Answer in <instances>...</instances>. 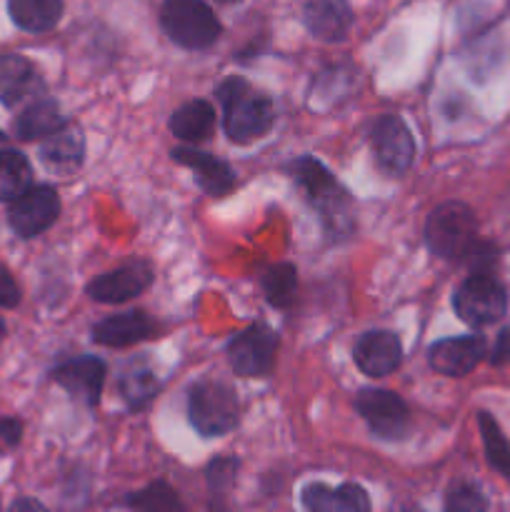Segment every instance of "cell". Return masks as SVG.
<instances>
[{
    "mask_svg": "<svg viewBox=\"0 0 510 512\" xmlns=\"http://www.w3.org/2000/svg\"><path fill=\"white\" fill-rule=\"evenodd\" d=\"M188 418L203 438H220L238 425V393L220 380H200L190 388Z\"/></svg>",
    "mask_w": 510,
    "mask_h": 512,
    "instance_id": "277c9868",
    "label": "cell"
},
{
    "mask_svg": "<svg viewBox=\"0 0 510 512\" xmlns=\"http://www.w3.org/2000/svg\"><path fill=\"white\" fill-rule=\"evenodd\" d=\"M153 278L155 270L148 260H133V263L120 265L110 273L98 275L93 283H88V295L95 303H125V300L138 298L143 290H148Z\"/></svg>",
    "mask_w": 510,
    "mask_h": 512,
    "instance_id": "8fae6325",
    "label": "cell"
},
{
    "mask_svg": "<svg viewBox=\"0 0 510 512\" xmlns=\"http://www.w3.org/2000/svg\"><path fill=\"white\" fill-rule=\"evenodd\" d=\"M398 512H420V510H415V508H403V510H398Z\"/></svg>",
    "mask_w": 510,
    "mask_h": 512,
    "instance_id": "e575fe53",
    "label": "cell"
},
{
    "mask_svg": "<svg viewBox=\"0 0 510 512\" xmlns=\"http://www.w3.org/2000/svg\"><path fill=\"white\" fill-rule=\"evenodd\" d=\"M20 303V288L10 270L0 263V308H15Z\"/></svg>",
    "mask_w": 510,
    "mask_h": 512,
    "instance_id": "f546056e",
    "label": "cell"
},
{
    "mask_svg": "<svg viewBox=\"0 0 510 512\" xmlns=\"http://www.w3.org/2000/svg\"><path fill=\"white\" fill-rule=\"evenodd\" d=\"M260 285L273 308H290L295 303V293H298V270L290 263H275L263 270L260 275Z\"/></svg>",
    "mask_w": 510,
    "mask_h": 512,
    "instance_id": "cb8c5ba5",
    "label": "cell"
},
{
    "mask_svg": "<svg viewBox=\"0 0 510 512\" xmlns=\"http://www.w3.org/2000/svg\"><path fill=\"white\" fill-rule=\"evenodd\" d=\"M120 393H123L125 403L133 410L145 408L150 400L158 393V380H155L153 370L148 368H130L120 380Z\"/></svg>",
    "mask_w": 510,
    "mask_h": 512,
    "instance_id": "4316f807",
    "label": "cell"
},
{
    "mask_svg": "<svg viewBox=\"0 0 510 512\" xmlns=\"http://www.w3.org/2000/svg\"><path fill=\"white\" fill-rule=\"evenodd\" d=\"M155 323L143 313V310H130V313L110 315L93 325V340L105 348H128V345L143 343L153 338Z\"/></svg>",
    "mask_w": 510,
    "mask_h": 512,
    "instance_id": "2e32d148",
    "label": "cell"
},
{
    "mask_svg": "<svg viewBox=\"0 0 510 512\" xmlns=\"http://www.w3.org/2000/svg\"><path fill=\"white\" fill-rule=\"evenodd\" d=\"M130 505L138 512H183L180 510L178 495L165 483H155L150 488H145L143 493L133 495Z\"/></svg>",
    "mask_w": 510,
    "mask_h": 512,
    "instance_id": "83f0119b",
    "label": "cell"
},
{
    "mask_svg": "<svg viewBox=\"0 0 510 512\" xmlns=\"http://www.w3.org/2000/svg\"><path fill=\"white\" fill-rule=\"evenodd\" d=\"M428 248L443 260H468L478 245V218L465 203H443L425 223Z\"/></svg>",
    "mask_w": 510,
    "mask_h": 512,
    "instance_id": "3957f363",
    "label": "cell"
},
{
    "mask_svg": "<svg viewBox=\"0 0 510 512\" xmlns=\"http://www.w3.org/2000/svg\"><path fill=\"white\" fill-rule=\"evenodd\" d=\"M60 198L50 185H30L18 200H13L8 213L10 228L20 238H35L58 220Z\"/></svg>",
    "mask_w": 510,
    "mask_h": 512,
    "instance_id": "30bf717a",
    "label": "cell"
},
{
    "mask_svg": "<svg viewBox=\"0 0 510 512\" xmlns=\"http://www.w3.org/2000/svg\"><path fill=\"white\" fill-rule=\"evenodd\" d=\"M485 353H488V343L483 335H463V338L438 340L428 350V363L435 373L463 378L483 363Z\"/></svg>",
    "mask_w": 510,
    "mask_h": 512,
    "instance_id": "7c38bea8",
    "label": "cell"
},
{
    "mask_svg": "<svg viewBox=\"0 0 510 512\" xmlns=\"http://www.w3.org/2000/svg\"><path fill=\"white\" fill-rule=\"evenodd\" d=\"M303 505L310 512H370L368 493L355 483L340 488H328L323 483L305 485Z\"/></svg>",
    "mask_w": 510,
    "mask_h": 512,
    "instance_id": "ffe728a7",
    "label": "cell"
},
{
    "mask_svg": "<svg viewBox=\"0 0 510 512\" xmlns=\"http://www.w3.org/2000/svg\"><path fill=\"white\" fill-rule=\"evenodd\" d=\"M65 125L60 105L55 100H35L15 120V133L23 140H45Z\"/></svg>",
    "mask_w": 510,
    "mask_h": 512,
    "instance_id": "7402d4cb",
    "label": "cell"
},
{
    "mask_svg": "<svg viewBox=\"0 0 510 512\" xmlns=\"http://www.w3.org/2000/svg\"><path fill=\"white\" fill-rule=\"evenodd\" d=\"M278 353V333L265 323H253L228 345L230 368L243 378H263L273 370Z\"/></svg>",
    "mask_w": 510,
    "mask_h": 512,
    "instance_id": "52a82bcc",
    "label": "cell"
},
{
    "mask_svg": "<svg viewBox=\"0 0 510 512\" xmlns=\"http://www.w3.org/2000/svg\"><path fill=\"white\" fill-rule=\"evenodd\" d=\"M40 88H43V80L28 58L18 53L0 55V103L15 108L40 93Z\"/></svg>",
    "mask_w": 510,
    "mask_h": 512,
    "instance_id": "ac0fdd59",
    "label": "cell"
},
{
    "mask_svg": "<svg viewBox=\"0 0 510 512\" xmlns=\"http://www.w3.org/2000/svg\"><path fill=\"white\" fill-rule=\"evenodd\" d=\"M223 108L225 133L233 143L248 145L268 135L275 123V108L268 95L255 90L248 80L228 78L215 90Z\"/></svg>",
    "mask_w": 510,
    "mask_h": 512,
    "instance_id": "6da1fadb",
    "label": "cell"
},
{
    "mask_svg": "<svg viewBox=\"0 0 510 512\" xmlns=\"http://www.w3.org/2000/svg\"><path fill=\"white\" fill-rule=\"evenodd\" d=\"M478 425L480 435H483L485 458H488L490 468L498 470L505 480H510V440L500 430L498 420L490 413H485V410L478 415Z\"/></svg>",
    "mask_w": 510,
    "mask_h": 512,
    "instance_id": "484cf974",
    "label": "cell"
},
{
    "mask_svg": "<svg viewBox=\"0 0 510 512\" xmlns=\"http://www.w3.org/2000/svg\"><path fill=\"white\" fill-rule=\"evenodd\" d=\"M303 20L313 38L335 43L348 35L350 25H353V8L348 0H308Z\"/></svg>",
    "mask_w": 510,
    "mask_h": 512,
    "instance_id": "e0dca14e",
    "label": "cell"
},
{
    "mask_svg": "<svg viewBox=\"0 0 510 512\" xmlns=\"http://www.w3.org/2000/svg\"><path fill=\"white\" fill-rule=\"evenodd\" d=\"M85 155V140L83 130L78 125L65 123L58 133L43 140L40 145V160L48 170L60 175H70L80 168Z\"/></svg>",
    "mask_w": 510,
    "mask_h": 512,
    "instance_id": "d6986e66",
    "label": "cell"
},
{
    "mask_svg": "<svg viewBox=\"0 0 510 512\" xmlns=\"http://www.w3.org/2000/svg\"><path fill=\"white\" fill-rule=\"evenodd\" d=\"M8 512H48V508H45L43 503H38V500H33V498H20V500H15L13 505H10Z\"/></svg>",
    "mask_w": 510,
    "mask_h": 512,
    "instance_id": "d6a6232c",
    "label": "cell"
},
{
    "mask_svg": "<svg viewBox=\"0 0 510 512\" xmlns=\"http://www.w3.org/2000/svg\"><path fill=\"white\" fill-rule=\"evenodd\" d=\"M355 410L368 423L373 435L383 440H403L410 433V410L400 395L390 390H360Z\"/></svg>",
    "mask_w": 510,
    "mask_h": 512,
    "instance_id": "9c48e42d",
    "label": "cell"
},
{
    "mask_svg": "<svg viewBox=\"0 0 510 512\" xmlns=\"http://www.w3.org/2000/svg\"><path fill=\"white\" fill-rule=\"evenodd\" d=\"M20 433H23V428H20L18 420L0 418V453L13 448V445H18Z\"/></svg>",
    "mask_w": 510,
    "mask_h": 512,
    "instance_id": "4dcf8cb0",
    "label": "cell"
},
{
    "mask_svg": "<svg viewBox=\"0 0 510 512\" xmlns=\"http://www.w3.org/2000/svg\"><path fill=\"white\" fill-rule=\"evenodd\" d=\"M505 360H510V330H503L498 335V343H495L493 355H490V363L503 365Z\"/></svg>",
    "mask_w": 510,
    "mask_h": 512,
    "instance_id": "1f68e13d",
    "label": "cell"
},
{
    "mask_svg": "<svg viewBox=\"0 0 510 512\" xmlns=\"http://www.w3.org/2000/svg\"><path fill=\"white\" fill-rule=\"evenodd\" d=\"M5 138V135H3V130H0V140H3Z\"/></svg>",
    "mask_w": 510,
    "mask_h": 512,
    "instance_id": "8d00e7d4",
    "label": "cell"
},
{
    "mask_svg": "<svg viewBox=\"0 0 510 512\" xmlns=\"http://www.w3.org/2000/svg\"><path fill=\"white\" fill-rule=\"evenodd\" d=\"M30 188V163L18 150H0V203H13Z\"/></svg>",
    "mask_w": 510,
    "mask_h": 512,
    "instance_id": "d4e9b609",
    "label": "cell"
},
{
    "mask_svg": "<svg viewBox=\"0 0 510 512\" xmlns=\"http://www.w3.org/2000/svg\"><path fill=\"white\" fill-rule=\"evenodd\" d=\"M10 18L28 33H45L55 28L63 15V0H8Z\"/></svg>",
    "mask_w": 510,
    "mask_h": 512,
    "instance_id": "603a6c76",
    "label": "cell"
},
{
    "mask_svg": "<svg viewBox=\"0 0 510 512\" xmlns=\"http://www.w3.org/2000/svg\"><path fill=\"white\" fill-rule=\"evenodd\" d=\"M53 380L83 405H98L105 385V363L93 355L65 360L53 370Z\"/></svg>",
    "mask_w": 510,
    "mask_h": 512,
    "instance_id": "5bb4252c",
    "label": "cell"
},
{
    "mask_svg": "<svg viewBox=\"0 0 510 512\" xmlns=\"http://www.w3.org/2000/svg\"><path fill=\"white\" fill-rule=\"evenodd\" d=\"M353 360L360 368V373L370 378H385L395 373L403 360V345L400 338L390 330H370L360 335L353 348Z\"/></svg>",
    "mask_w": 510,
    "mask_h": 512,
    "instance_id": "4fadbf2b",
    "label": "cell"
},
{
    "mask_svg": "<svg viewBox=\"0 0 510 512\" xmlns=\"http://www.w3.org/2000/svg\"><path fill=\"white\" fill-rule=\"evenodd\" d=\"M173 160L193 170L200 188H203L208 195H213V198H223V195H228L230 190H233L235 185L233 168H230L228 163H223V160L213 158L210 153H203V150L183 145V148L173 150Z\"/></svg>",
    "mask_w": 510,
    "mask_h": 512,
    "instance_id": "9a60e30c",
    "label": "cell"
},
{
    "mask_svg": "<svg viewBox=\"0 0 510 512\" xmlns=\"http://www.w3.org/2000/svg\"><path fill=\"white\" fill-rule=\"evenodd\" d=\"M215 128V108L208 100H190L170 115V130L185 143H200Z\"/></svg>",
    "mask_w": 510,
    "mask_h": 512,
    "instance_id": "44dd1931",
    "label": "cell"
},
{
    "mask_svg": "<svg viewBox=\"0 0 510 512\" xmlns=\"http://www.w3.org/2000/svg\"><path fill=\"white\" fill-rule=\"evenodd\" d=\"M5 335V323H3V318H0V338H3Z\"/></svg>",
    "mask_w": 510,
    "mask_h": 512,
    "instance_id": "836d02e7",
    "label": "cell"
},
{
    "mask_svg": "<svg viewBox=\"0 0 510 512\" xmlns=\"http://www.w3.org/2000/svg\"><path fill=\"white\" fill-rule=\"evenodd\" d=\"M290 170H293L295 183L308 195L310 205L318 210L330 233H345L353 225L350 198L343 185L330 175V170L315 158H298Z\"/></svg>",
    "mask_w": 510,
    "mask_h": 512,
    "instance_id": "7a4b0ae2",
    "label": "cell"
},
{
    "mask_svg": "<svg viewBox=\"0 0 510 512\" xmlns=\"http://www.w3.org/2000/svg\"><path fill=\"white\" fill-rule=\"evenodd\" d=\"M508 290L490 273H473L453 295V308L463 323L473 328L493 325L508 313Z\"/></svg>",
    "mask_w": 510,
    "mask_h": 512,
    "instance_id": "8992f818",
    "label": "cell"
},
{
    "mask_svg": "<svg viewBox=\"0 0 510 512\" xmlns=\"http://www.w3.org/2000/svg\"><path fill=\"white\" fill-rule=\"evenodd\" d=\"M375 163L385 175H405L415 160V140L398 115H380L370 128Z\"/></svg>",
    "mask_w": 510,
    "mask_h": 512,
    "instance_id": "ba28073f",
    "label": "cell"
},
{
    "mask_svg": "<svg viewBox=\"0 0 510 512\" xmlns=\"http://www.w3.org/2000/svg\"><path fill=\"white\" fill-rule=\"evenodd\" d=\"M445 512H488V500L475 485L458 483L445 495Z\"/></svg>",
    "mask_w": 510,
    "mask_h": 512,
    "instance_id": "f1b7e54d",
    "label": "cell"
},
{
    "mask_svg": "<svg viewBox=\"0 0 510 512\" xmlns=\"http://www.w3.org/2000/svg\"><path fill=\"white\" fill-rule=\"evenodd\" d=\"M160 25L175 45L185 50H205L220 38V20L203 0H163Z\"/></svg>",
    "mask_w": 510,
    "mask_h": 512,
    "instance_id": "5b68a950",
    "label": "cell"
},
{
    "mask_svg": "<svg viewBox=\"0 0 510 512\" xmlns=\"http://www.w3.org/2000/svg\"><path fill=\"white\" fill-rule=\"evenodd\" d=\"M218 3H238V0H218Z\"/></svg>",
    "mask_w": 510,
    "mask_h": 512,
    "instance_id": "d590c367",
    "label": "cell"
}]
</instances>
